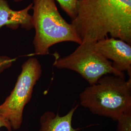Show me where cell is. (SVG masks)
Returning <instances> with one entry per match:
<instances>
[{
	"instance_id": "9c48e42d",
	"label": "cell",
	"mask_w": 131,
	"mask_h": 131,
	"mask_svg": "<svg viewBox=\"0 0 131 131\" xmlns=\"http://www.w3.org/2000/svg\"><path fill=\"white\" fill-rule=\"evenodd\" d=\"M59 4L61 8L65 11L72 20L77 15V3L78 0H54Z\"/></svg>"
},
{
	"instance_id": "ba28073f",
	"label": "cell",
	"mask_w": 131,
	"mask_h": 131,
	"mask_svg": "<svg viewBox=\"0 0 131 131\" xmlns=\"http://www.w3.org/2000/svg\"><path fill=\"white\" fill-rule=\"evenodd\" d=\"M78 105L72 108L66 115L60 116L51 111L44 113L40 118L38 131H77L72 126L73 115Z\"/></svg>"
},
{
	"instance_id": "8fae6325",
	"label": "cell",
	"mask_w": 131,
	"mask_h": 131,
	"mask_svg": "<svg viewBox=\"0 0 131 131\" xmlns=\"http://www.w3.org/2000/svg\"><path fill=\"white\" fill-rule=\"evenodd\" d=\"M15 61L12 59L7 56H0V73L5 70L10 68Z\"/></svg>"
},
{
	"instance_id": "8992f818",
	"label": "cell",
	"mask_w": 131,
	"mask_h": 131,
	"mask_svg": "<svg viewBox=\"0 0 131 131\" xmlns=\"http://www.w3.org/2000/svg\"><path fill=\"white\" fill-rule=\"evenodd\" d=\"M97 51L112 62L113 67L117 71H126L131 78V45L122 40L107 38L95 43Z\"/></svg>"
},
{
	"instance_id": "4fadbf2b",
	"label": "cell",
	"mask_w": 131,
	"mask_h": 131,
	"mask_svg": "<svg viewBox=\"0 0 131 131\" xmlns=\"http://www.w3.org/2000/svg\"><path fill=\"white\" fill-rule=\"evenodd\" d=\"M14 2H21V1H23V0H13Z\"/></svg>"
},
{
	"instance_id": "6da1fadb",
	"label": "cell",
	"mask_w": 131,
	"mask_h": 131,
	"mask_svg": "<svg viewBox=\"0 0 131 131\" xmlns=\"http://www.w3.org/2000/svg\"><path fill=\"white\" fill-rule=\"evenodd\" d=\"M71 24L82 41L109 35L131 45V0H78Z\"/></svg>"
},
{
	"instance_id": "7c38bea8",
	"label": "cell",
	"mask_w": 131,
	"mask_h": 131,
	"mask_svg": "<svg viewBox=\"0 0 131 131\" xmlns=\"http://www.w3.org/2000/svg\"><path fill=\"white\" fill-rule=\"evenodd\" d=\"M2 127H5L8 131H12L9 122L0 115V128Z\"/></svg>"
},
{
	"instance_id": "277c9868",
	"label": "cell",
	"mask_w": 131,
	"mask_h": 131,
	"mask_svg": "<svg viewBox=\"0 0 131 131\" xmlns=\"http://www.w3.org/2000/svg\"><path fill=\"white\" fill-rule=\"evenodd\" d=\"M83 40L71 54L63 57L55 54L53 66L59 69H67L77 72L89 85H93L103 76L112 74L125 76L113 67L111 62L102 56L95 47V43Z\"/></svg>"
},
{
	"instance_id": "30bf717a",
	"label": "cell",
	"mask_w": 131,
	"mask_h": 131,
	"mask_svg": "<svg viewBox=\"0 0 131 131\" xmlns=\"http://www.w3.org/2000/svg\"><path fill=\"white\" fill-rule=\"evenodd\" d=\"M117 122V131H131V108L123 113Z\"/></svg>"
},
{
	"instance_id": "5b68a950",
	"label": "cell",
	"mask_w": 131,
	"mask_h": 131,
	"mask_svg": "<svg viewBox=\"0 0 131 131\" xmlns=\"http://www.w3.org/2000/svg\"><path fill=\"white\" fill-rule=\"evenodd\" d=\"M42 74V67L38 59L29 58L21 66V71L14 89L0 105V115L9 122L12 130L20 128L25 105L32 98L34 88Z\"/></svg>"
},
{
	"instance_id": "7a4b0ae2",
	"label": "cell",
	"mask_w": 131,
	"mask_h": 131,
	"mask_svg": "<svg viewBox=\"0 0 131 131\" xmlns=\"http://www.w3.org/2000/svg\"><path fill=\"white\" fill-rule=\"evenodd\" d=\"M81 105L93 114L115 122L131 108V78L107 74L80 94Z\"/></svg>"
},
{
	"instance_id": "52a82bcc",
	"label": "cell",
	"mask_w": 131,
	"mask_h": 131,
	"mask_svg": "<svg viewBox=\"0 0 131 131\" xmlns=\"http://www.w3.org/2000/svg\"><path fill=\"white\" fill-rule=\"evenodd\" d=\"M33 3L23 9H12L6 0H0V28L6 26L12 30L21 27L26 31L33 28L32 17L29 11L32 9Z\"/></svg>"
},
{
	"instance_id": "3957f363",
	"label": "cell",
	"mask_w": 131,
	"mask_h": 131,
	"mask_svg": "<svg viewBox=\"0 0 131 131\" xmlns=\"http://www.w3.org/2000/svg\"><path fill=\"white\" fill-rule=\"evenodd\" d=\"M32 9L35 55L49 54L50 47L59 43L69 41L80 44L82 42L71 24L62 17L54 0H34Z\"/></svg>"
}]
</instances>
